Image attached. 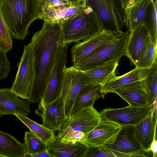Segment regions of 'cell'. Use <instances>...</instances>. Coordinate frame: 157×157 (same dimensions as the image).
Segmentation results:
<instances>
[{
  "label": "cell",
  "instance_id": "cell-13",
  "mask_svg": "<svg viewBox=\"0 0 157 157\" xmlns=\"http://www.w3.org/2000/svg\"><path fill=\"white\" fill-rule=\"evenodd\" d=\"M38 105L35 113L41 118L42 124L54 132L59 131L67 117L64 112L63 99L60 94L52 102Z\"/></svg>",
  "mask_w": 157,
  "mask_h": 157
},
{
  "label": "cell",
  "instance_id": "cell-35",
  "mask_svg": "<svg viewBox=\"0 0 157 157\" xmlns=\"http://www.w3.org/2000/svg\"><path fill=\"white\" fill-rule=\"evenodd\" d=\"M139 0H120L122 8L124 10L136 3Z\"/></svg>",
  "mask_w": 157,
  "mask_h": 157
},
{
  "label": "cell",
  "instance_id": "cell-40",
  "mask_svg": "<svg viewBox=\"0 0 157 157\" xmlns=\"http://www.w3.org/2000/svg\"><path fill=\"white\" fill-rule=\"evenodd\" d=\"M2 0H0V8L2 5Z\"/></svg>",
  "mask_w": 157,
  "mask_h": 157
},
{
  "label": "cell",
  "instance_id": "cell-10",
  "mask_svg": "<svg viewBox=\"0 0 157 157\" xmlns=\"http://www.w3.org/2000/svg\"><path fill=\"white\" fill-rule=\"evenodd\" d=\"M92 82L84 73L73 66L65 67L60 94L63 99L64 112L67 117L70 116L75 100L80 90Z\"/></svg>",
  "mask_w": 157,
  "mask_h": 157
},
{
  "label": "cell",
  "instance_id": "cell-25",
  "mask_svg": "<svg viewBox=\"0 0 157 157\" xmlns=\"http://www.w3.org/2000/svg\"><path fill=\"white\" fill-rule=\"evenodd\" d=\"M0 155L4 157H24L26 154L24 143L11 135L0 131Z\"/></svg>",
  "mask_w": 157,
  "mask_h": 157
},
{
  "label": "cell",
  "instance_id": "cell-24",
  "mask_svg": "<svg viewBox=\"0 0 157 157\" xmlns=\"http://www.w3.org/2000/svg\"><path fill=\"white\" fill-rule=\"evenodd\" d=\"M151 0H139L125 10L126 26L130 32L143 25L147 10Z\"/></svg>",
  "mask_w": 157,
  "mask_h": 157
},
{
  "label": "cell",
  "instance_id": "cell-41",
  "mask_svg": "<svg viewBox=\"0 0 157 157\" xmlns=\"http://www.w3.org/2000/svg\"><path fill=\"white\" fill-rule=\"evenodd\" d=\"M0 157H4L3 156L0 155Z\"/></svg>",
  "mask_w": 157,
  "mask_h": 157
},
{
  "label": "cell",
  "instance_id": "cell-36",
  "mask_svg": "<svg viewBox=\"0 0 157 157\" xmlns=\"http://www.w3.org/2000/svg\"><path fill=\"white\" fill-rule=\"evenodd\" d=\"M71 5L77 6L85 7L86 4V0H65Z\"/></svg>",
  "mask_w": 157,
  "mask_h": 157
},
{
  "label": "cell",
  "instance_id": "cell-29",
  "mask_svg": "<svg viewBox=\"0 0 157 157\" xmlns=\"http://www.w3.org/2000/svg\"><path fill=\"white\" fill-rule=\"evenodd\" d=\"M157 0H151L143 24L147 28L151 38L155 42H157Z\"/></svg>",
  "mask_w": 157,
  "mask_h": 157
},
{
  "label": "cell",
  "instance_id": "cell-7",
  "mask_svg": "<svg viewBox=\"0 0 157 157\" xmlns=\"http://www.w3.org/2000/svg\"><path fill=\"white\" fill-rule=\"evenodd\" d=\"M35 77L34 56L31 44L24 46L17 71L10 90L18 97L28 100Z\"/></svg>",
  "mask_w": 157,
  "mask_h": 157
},
{
  "label": "cell",
  "instance_id": "cell-5",
  "mask_svg": "<svg viewBox=\"0 0 157 157\" xmlns=\"http://www.w3.org/2000/svg\"><path fill=\"white\" fill-rule=\"evenodd\" d=\"M130 34L128 30L117 33L109 42L99 47L73 66L79 71H85L113 61L120 60L125 55Z\"/></svg>",
  "mask_w": 157,
  "mask_h": 157
},
{
  "label": "cell",
  "instance_id": "cell-4",
  "mask_svg": "<svg viewBox=\"0 0 157 157\" xmlns=\"http://www.w3.org/2000/svg\"><path fill=\"white\" fill-rule=\"evenodd\" d=\"M101 119L100 113L94 107L83 109L66 118L58 136L62 143H75L83 139Z\"/></svg>",
  "mask_w": 157,
  "mask_h": 157
},
{
  "label": "cell",
  "instance_id": "cell-27",
  "mask_svg": "<svg viewBox=\"0 0 157 157\" xmlns=\"http://www.w3.org/2000/svg\"><path fill=\"white\" fill-rule=\"evenodd\" d=\"M25 124L39 139L47 144L54 136L53 131L42 124H39L28 117L27 116L18 114L14 115Z\"/></svg>",
  "mask_w": 157,
  "mask_h": 157
},
{
  "label": "cell",
  "instance_id": "cell-14",
  "mask_svg": "<svg viewBox=\"0 0 157 157\" xmlns=\"http://www.w3.org/2000/svg\"><path fill=\"white\" fill-rule=\"evenodd\" d=\"M120 33L102 30L94 36L82 42L76 43L71 49L73 64L84 58L99 47L106 44Z\"/></svg>",
  "mask_w": 157,
  "mask_h": 157
},
{
  "label": "cell",
  "instance_id": "cell-21",
  "mask_svg": "<svg viewBox=\"0 0 157 157\" xmlns=\"http://www.w3.org/2000/svg\"><path fill=\"white\" fill-rule=\"evenodd\" d=\"M85 7L69 4L44 8L41 9L39 19L60 24L80 12Z\"/></svg>",
  "mask_w": 157,
  "mask_h": 157
},
{
  "label": "cell",
  "instance_id": "cell-11",
  "mask_svg": "<svg viewBox=\"0 0 157 157\" xmlns=\"http://www.w3.org/2000/svg\"><path fill=\"white\" fill-rule=\"evenodd\" d=\"M151 105L134 107L128 105L124 108H106L100 113L102 119L108 121L120 126H135L148 114Z\"/></svg>",
  "mask_w": 157,
  "mask_h": 157
},
{
  "label": "cell",
  "instance_id": "cell-28",
  "mask_svg": "<svg viewBox=\"0 0 157 157\" xmlns=\"http://www.w3.org/2000/svg\"><path fill=\"white\" fill-rule=\"evenodd\" d=\"M157 42L153 41L151 37L141 53L136 67L150 69L157 63Z\"/></svg>",
  "mask_w": 157,
  "mask_h": 157
},
{
  "label": "cell",
  "instance_id": "cell-2",
  "mask_svg": "<svg viewBox=\"0 0 157 157\" xmlns=\"http://www.w3.org/2000/svg\"><path fill=\"white\" fill-rule=\"evenodd\" d=\"M0 9L13 38L19 40L26 38L41 12L39 0H2Z\"/></svg>",
  "mask_w": 157,
  "mask_h": 157
},
{
  "label": "cell",
  "instance_id": "cell-30",
  "mask_svg": "<svg viewBox=\"0 0 157 157\" xmlns=\"http://www.w3.org/2000/svg\"><path fill=\"white\" fill-rule=\"evenodd\" d=\"M24 140L26 156L47 150L46 144L31 131L25 132Z\"/></svg>",
  "mask_w": 157,
  "mask_h": 157
},
{
  "label": "cell",
  "instance_id": "cell-18",
  "mask_svg": "<svg viewBox=\"0 0 157 157\" xmlns=\"http://www.w3.org/2000/svg\"><path fill=\"white\" fill-rule=\"evenodd\" d=\"M46 147L51 157H83L86 148L78 141L74 144L62 143L58 135L46 144Z\"/></svg>",
  "mask_w": 157,
  "mask_h": 157
},
{
  "label": "cell",
  "instance_id": "cell-16",
  "mask_svg": "<svg viewBox=\"0 0 157 157\" xmlns=\"http://www.w3.org/2000/svg\"><path fill=\"white\" fill-rule=\"evenodd\" d=\"M30 103L23 101L8 88H0V117L18 114L27 116L30 113Z\"/></svg>",
  "mask_w": 157,
  "mask_h": 157
},
{
  "label": "cell",
  "instance_id": "cell-34",
  "mask_svg": "<svg viewBox=\"0 0 157 157\" xmlns=\"http://www.w3.org/2000/svg\"><path fill=\"white\" fill-rule=\"evenodd\" d=\"M39 3L41 10L46 8L71 5L65 0H39Z\"/></svg>",
  "mask_w": 157,
  "mask_h": 157
},
{
  "label": "cell",
  "instance_id": "cell-39",
  "mask_svg": "<svg viewBox=\"0 0 157 157\" xmlns=\"http://www.w3.org/2000/svg\"><path fill=\"white\" fill-rule=\"evenodd\" d=\"M0 48H1L3 50H4L3 49V45L2 44V40L0 37Z\"/></svg>",
  "mask_w": 157,
  "mask_h": 157
},
{
  "label": "cell",
  "instance_id": "cell-33",
  "mask_svg": "<svg viewBox=\"0 0 157 157\" xmlns=\"http://www.w3.org/2000/svg\"><path fill=\"white\" fill-rule=\"evenodd\" d=\"M7 52L0 48V80L6 78L10 71Z\"/></svg>",
  "mask_w": 157,
  "mask_h": 157
},
{
  "label": "cell",
  "instance_id": "cell-37",
  "mask_svg": "<svg viewBox=\"0 0 157 157\" xmlns=\"http://www.w3.org/2000/svg\"><path fill=\"white\" fill-rule=\"evenodd\" d=\"M157 142L155 138L152 143L149 149V150L152 153L153 157L157 156Z\"/></svg>",
  "mask_w": 157,
  "mask_h": 157
},
{
  "label": "cell",
  "instance_id": "cell-20",
  "mask_svg": "<svg viewBox=\"0 0 157 157\" xmlns=\"http://www.w3.org/2000/svg\"><path fill=\"white\" fill-rule=\"evenodd\" d=\"M149 69L136 67L122 75L115 76L101 88V97L103 98L107 93L113 92L114 90L120 87L143 80L147 76Z\"/></svg>",
  "mask_w": 157,
  "mask_h": 157
},
{
  "label": "cell",
  "instance_id": "cell-9",
  "mask_svg": "<svg viewBox=\"0 0 157 157\" xmlns=\"http://www.w3.org/2000/svg\"><path fill=\"white\" fill-rule=\"evenodd\" d=\"M68 45L62 44L59 48L55 63L48 83L38 105L48 104L56 100L60 95L63 76V70L66 67Z\"/></svg>",
  "mask_w": 157,
  "mask_h": 157
},
{
  "label": "cell",
  "instance_id": "cell-23",
  "mask_svg": "<svg viewBox=\"0 0 157 157\" xmlns=\"http://www.w3.org/2000/svg\"><path fill=\"white\" fill-rule=\"evenodd\" d=\"M120 60L105 63L93 68L81 71L94 83L100 85L101 88L116 75L115 71Z\"/></svg>",
  "mask_w": 157,
  "mask_h": 157
},
{
  "label": "cell",
  "instance_id": "cell-26",
  "mask_svg": "<svg viewBox=\"0 0 157 157\" xmlns=\"http://www.w3.org/2000/svg\"><path fill=\"white\" fill-rule=\"evenodd\" d=\"M157 63L149 69L147 76L140 81L147 94L150 105L157 101Z\"/></svg>",
  "mask_w": 157,
  "mask_h": 157
},
{
  "label": "cell",
  "instance_id": "cell-32",
  "mask_svg": "<svg viewBox=\"0 0 157 157\" xmlns=\"http://www.w3.org/2000/svg\"><path fill=\"white\" fill-rule=\"evenodd\" d=\"M83 157H116L113 152L103 146L86 147Z\"/></svg>",
  "mask_w": 157,
  "mask_h": 157
},
{
  "label": "cell",
  "instance_id": "cell-31",
  "mask_svg": "<svg viewBox=\"0 0 157 157\" xmlns=\"http://www.w3.org/2000/svg\"><path fill=\"white\" fill-rule=\"evenodd\" d=\"M0 37L3 47V49L7 52L13 48V37L9 28L2 13L0 8Z\"/></svg>",
  "mask_w": 157,
  "mask_h": 157
},
{
  "label": "cell",
  "instance_id": "cell-15",
  "mask_svg": "<svg viewBox=\"0 0 157 157\" xmlns=\"http://www.w3.org/2000/svg\"><path fill=\"white\" fill-rule=\"evenodd\" d=\"M157 124V101L151 105L147 116L135 126L136 137L143 148L150 151L151 145L155 138Z\"/></svg>",
  "mask_w": 157,
  "mask_h": 157
},
{
  "label": "cell",
  "instance_id": "cell-38",
  "mask_svg": "<svg viewBox=\"0 0 157 157\" xmlns=\"http://www.w3.org/2000/svg\"><path fill=\"white\" fill-rule=\"evenodd\" d=\"M30 157H51L48 152L47 150L39 153L31 155Z\"/></svg>",
  "mask_w": 157,
  "mask_h": 157
},
{
  "label": "cell",
  "instance_id": "cell-8",
  "mask_svg": "<svg viewBox=\"0 0 157 157\" xmlns=\"http://www.w3.org/2000/svg\"><path fill=\"white\" fill-rule=\"evenodd\" d=\"M135 126H121L114 142L103 146L113 152L116 157H152V152L144 150L135 133Z\"/></svg>",
  "mask_w": 157,
  "mask_h": 157
},
{
  "label": "cell",
  "instance_id": "cell-6",
  "mask_svg": "<svg viewBox=\"0 0 157 157\" xmlns=\"http://www.w3.org/2000/svg\"><path fill=\"white\" fill-rule=\"evenodd\" d=\"M86 6L95 12L103 29L118 33L122 32L126 26L125 10L120 0H86Z\"/></svg>",
  "mask_w": 157,
  "mask_h": 157
},
{
  "label": "cell",
  "instance_id": "cell-17",
  "mask_svg": "<svg viewBox=\"0 0 157 157\" xmlns=\"http://www.w3.org/2000/svg\"><path fill=\"white\" fill-rule=\"evenodd\" d=\"M150 37L148 30L144 24L130 32L125 56L132 64L136 65Z\"/></svg>",
  "mask_w": 157,
  "mask_h": 157
},
{
  "label": "cell",
  "instance_id": "cell-12",
  "mask_svg": "<svg viewBox=\"0 0 157 157\" xmlns=\"http://www.w3.org/2000/svg\"><path fill=\"white\" fill-rule=\"evenodd\" d=\"M121 128L117 124L102 119L83 139L78 142L86 147L110 144L114 142Z\"/></svg>",
  "mask_w": 157,
  "mask_h": 157
},
{
  "label": "cell",
  "instance_id": "cell-3",
  "mask_svg": "<svg viewBox=\"0 0 157 157\" xmlns=\"http://www.w3.org/2000/svg\"><path fill=\"white\" fill-rule=\"evenodd\" d=\"M63 45L79 43L96 35L103 29L94 10L86 6L77 14L60 24Z\"/></svg>",
  "mask_w": 157,
  "mask_h": 157
},
{
  "label": "cell",
  "instance_id": "cell-19",
  "mask_svg": "<svg viewBox=\"0 0 157 157\" xmlns=\"http://www.w3.org/2000/svg\"><path fill=\"white\" fill-rule=\"evenodd\" d=\"M113 92L118 94L130 106L142 107L150 105L147 94L140 81L120 87Z\"/></svg>",
  "mask_w": 157,
  "mask_h": 157
},
{
  "label": "cell",
  "instance_id": "cell-1",
  "mask_svg": "<svg viewBox=\"0 0 157 157\" xmlns=\"http://www.w3.org/2000/svg\"><path fill=\"white\" fill-rule=\"evenodd\" d=\"M62 40L61 26L58 23L44 21L41 29L33 35L30 43L34 53L35 77L28 100L30 103L41 99Z\"/></svg>",
  "mask_w": 157,
  "mask_h": 157
},
{
  "label": "cell",
  "instance_id": "cell-22",
  "mask_svg": "<svg viewBox=\"0 0 157 157\" xmlns=\"http://www.w3.org/2000/svg\"><path fill=\"white\" fill-rule=\"evenodd\" d=\"M100 89V85L93 82L82 88L76 97L70 116L83 109L93 107L96 101L101 97Z\"/></svg>",
  "mask_w": 157,
  "mask_h": 157
}]
</instances>
